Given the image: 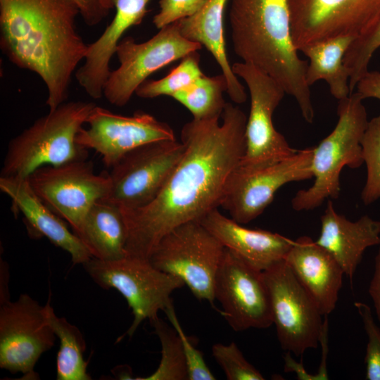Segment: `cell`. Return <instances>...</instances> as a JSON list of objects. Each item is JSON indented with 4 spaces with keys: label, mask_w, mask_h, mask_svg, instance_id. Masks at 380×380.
<instances>
[{
    "label": "cell",
    "mask_w": 380,
    "mask_h": 380,
    "mask_svg": "<svg viewBox=\"0 0 380 380\" xmlns=\"http://www.w3.org/2000/svg\"><path fill=\"white\" fill-rule=\"evenodd\" d=\"M368 337L365 362V379L380 380V328L376 324L370 307L362 302H355Z\"/></svg>",
    "instance_id": "836d02e7"
},
{
    "label": "cell",
    "mask_w": 380,
    "mask_h": 380,
    "mask_svg": "<svg viewBox=\"0 0 380 380\" xmlns=\"http://www.w3.org/2000/svg\"><path fill=\"white\" fill-rule=\"evenodd\" d=\"M175 139L149 142L122 156L108 174L110 191L106 198L125 209L143 207L159 194L184 153Z\"/></svg>",
    "instance_id": "7c38bea8"
},
{
    "label": "cell",
    "mask_w": 380,
    "mask_h": 380,
    "mask_svg": "<svg viewBox=\"0 0 380 380\" xmlns=\"http://www.w3.org/2000/svg\"><path fill=\"white\" fill-rule=\"evenodd\" d=\"M203 72L200 68V55L192 52L181 59L178 65L159 80H146L136 90L141 99H153L160 96H170L191 85Z\"/></svg>",
    "instance_id": "f1b7e54d"
},
{
    "label": "cell",
    "mask_w": 380,
    "mask_h": 380,
    "mask_svg": "<svg viewBox=\"0 0 380 380\" xmlns=\"http://www.w3.org/2000/svg\"><path fill=\"white\" fill-rule=\"evenodd\" d=\"M224 249L199 222L191 221L163 236L149 261L156 269L181 279L198 300L215 308V280Z\"/></svg>",
    "instance_id": "52a82bcc"
},
{
    "label": "cell",
    "mask_w": 380,
    "mask_h": 380,
    "mask_svg": "<svg viewBox=\"0 0 380 380\" xmlns=\"http://www.w3.org/2000/svg\"><path fill=\"white\" fill-rule=\"evenodd\" d=\"M320 220V234L315 242L329 253L352 283L365 250L380 245V221L367 215L355 222L348 220L335 210L330 200Z\"/></svg>",
    "instance_id": "7402d4cb"
},
{
    "label": "cell",
    "mask_w": 380,
    "mask_h": 380,
    "mask_svg": "<svg viewBox=\"0 0 380 380\" xmlns=\"http://www.w3.org/2000/svg\"><path fill=\"white\" fill-rule=\"evenodd\" d=\"M45 308L47 319L60 343L56 357V379L91 380L87 372L88 362L84 358L86 342L82 332L66 318L56 315L50 299Z\"/></svg>",
    "instance_id": "484cf974"
},
{
    "label": "cell",
    "mask_w": 380,
    "mask_h": 380,
    "mask_svg": "<svg viewBox=\"0 0 380 380\" xmlns=\"http://www.w3.org/2000/svg\"><path fill=\"white\" fill-rule=\"evenodd\" d=\"M214 294L222 306L220 314L234 331L265 329L273 324L262 272L226 248L216 274Z\"/></svg>",
    "instance_id": "2e32d148"
},
{
    "label": "cell",
    "mask_w": 380,
    "mask_h": 380,
    "mask_svg": "<svg viewBox=\"0 0 380 380\" xmlns=\"http://www.w3.org/2000/svg\"><path fill=\"white\" fill-rule=\"evenodd\" d=\"M207 0H160L159 11L153 23L160 30L198 12Z\"/></svg>",
    "instance_id": "e575fe53"
},
{
    "label": "cell",
    "mask_w": 380,
    "mask_h": 380,
    "mask_svg": "<svg viewBox=\"0 0 380 380\" xmlns=\"http://www.w3.org/2000/svg\"><path fill=\"white\" fill-rule=\"evenodd\" d=\"M355 89L363 99L374 98L380 100V72L368 70L359 80Z\"/></svg>",
    "instance_id": "8d00e7d4"
},
{
    "label": "cell",
    "mask_w": 380,
    "mask_h": 380,
    "mask_svg": "<svg viewBox=\"0 0 380 380\" xmlns=\"http://www.w3.org/2000/svg\"><path fill=\"white\" fill-rule=\"evenodd\" d=\"M27 179L37 196L68 222L76 235L89 209L106 198L111 188L109 175L96 174L92 162L86 159L42 166Z\"/></svg>",
    "instance_id": "9c48e42d"
},
{
    "label": "cell",
    "mask_w": 380,
    "mask_h": 380,
    "mask_svg": "<svg viewBox=\"0 0 380 380\" xmlns=\"http://www.w3.org/2000/svg\"><path fill=\"white\" fill-rule=\"evenodd\" d=\"M161 345V359L151 375L136 380H186L188 371L180 337L158 317L150 321Z\"/></svg>",
    "instance_id": "83f0119b"
},
{
    "label": "cell",
    "mask_w": 380,
    "mask_h": 380,
    "mask_svg": "<svg viewBox=\"0 0 380 380\" xmlns=\"http://www.w3.org/2000/svg\"><path fill=\"white\" fill-rule=\"evenodd\" d=\"M363 100L355 91L338 101L334 129L313 147L314 182L309 188L298 191L292 198L295 210H313L327 198H337L343 168L356 169L364 163L361 142L369 120Z\"/></svg>",
    "instance_id": "5b68a950"
},
{
    "label": "cell",
    "mask_w": 380,
    "mask_h": 380,
    "mask_svg": "<svg viewBox=\"0 0 380 380\" xmlns=\"http://www.w3.org/2000/svg\"><path fill=\"white\" fill-rule=\"evenodd\" d=\"M86 123L87 128L82 127L77 134V144L99 153L103 164L110 168L137 147L149 142L175 139L174 131L168 124L144 112L125 116L96 106Z\"/></svg>",
    "instance_id": "e0dca14e"
},
{
    "label": "cell",
    "mask_w": 380,
    "mask_h": 380,
    "mask_svg": "<svg viewBox=\"0 0 380 380\" xmlns=\"http://www.w3.org/2000/svg\"><path fill=\"white\" fill-rule=\"evenodd\" d=\"M227 83L223 74L203 75L186 88L171 96L186 107L196 120L221 118L226 101Z\"/></svg>",
    "instance_id": "4316f807"
},
{
    "label": "cell",
    "mask_w": 380,
    "mask_h": 380,
    "mask_svg": "<svg viewBox=\"0 0 380 380\" xmlns=\"http://www.w3.org/2000/svg\"><path fill=\"white\" fill-rule=\"evenodd\" d=\"M202 46L184 37L177 22L160 29L144 42L123 37L115 51L119 66L110 71L103 96L113 106H125L151 74Z\"/></svg>",
    "instance_id": "ba28073f"
},
{
    "label": "cell",
    "mask_w": 380,
    "mask_h": 380,
    "mask_svg": "<svg viewBox=\"0 0 380 380\" xmlns=\"http://www.w3.org/2000/svg\"><path fill=\"white\" fill-rule=\"evenodd\" d=\"M82 265L98 286L116 289L127 302L134 317L125 334L129 337L143 321L158 317L172 302V292L185 285L179 277L156 269L149 260L128 255L113 260L91 258Z\"/></svg>",
    "instance_id": "8992f818"
},
{
    "label": "cell",
    "mask_w": 380,
    "mask_h": 380,
    "mask_svg": "<svg viewBox=\"0 0 380 380\" xmlns=\"http://www.w3.org/2000/svg\"><path fill=\"white\" fill-rule=\"evenodd\" d=\"M355 41L350 37L329 39L304 46L299 51L308 58L306 82L310 87L318 80L327 82L331 94L338 101L350 96V72L345 54Z\"/></svg>",
    "instance_id": "d4e9b609"
},
{
    "label": "cell",
    "mask_w": 380,
    "mask_h": 380,
    "mask_svg": "<svg viewBox=\"0 0 380 380\" xmlns=\"http://www.w3.org/2000/svg\"><path fill=\"white\" fill-rule=\"evenodd\" d=\"M127 369V367H117L114 368L113 373L119 379H134L132 372Z\"/></svg>",
    "instance_id": "f35d334b"
},
{
    "label": "cell",
    "mask_w": 380,
    "mask_h": 380,
    "mask_svg": "<svg viewBox=\"0 0 380 380\" xmlns=\"http://www.w3.org/2000/svg\"><path fill=\"white\" fill-rule=\"evenodd\" d=\"M212 354L228 380H263L262 374L244 357L237 345L215 343Z\"/></svg>",
    "instance_id": "1f68e13d"
},
{
    "label": "cell",
    "mask_w": 380,
    "mask_h": 380,
    "mask_svg": "<svg viewBox=\"0 0 380 380\" xmlns=\"http://www.w3.org/2000/svg\"><path fill=\"white\" fill-rule=\"evenodd\" d=\"M377 318L380 322V247L375 257L374 272L369 286Z\"/></svg>",
    "instance_id": "74e56055"
},
{
    "label": "cell",
    "mask_w": 380,
    "mask_h": 380,
    "mask_svg": "<svg viewBox=\"0 0 380 380\" xmlns=\"http://www.w3.org/2000/svg\"><path fill=\"white\" fill-rule=\"evenodd\" d=\"M227 1L207 0L198 12L177 23L184 37L204 46L213 55L227 80V94L232 101L241 104L246 101L247 94L226 51L224 13Z\"/></svg>",
    "instance_id": "603a6c76"
},
{
    "label": "cell",
    "mask_w": 380,
    "mask_h": 380,
    "mask_svg": "<svg viewBox=\"0 0 380 380\" xmlns=\"http://www.w3.org/2000/svg\"><path fill=\"white\" fill-rule=\"evenodd\" d=\"M93 102H64L36 120L8 143L1 176L27 178L44 165L87 158L76 143L80 129L96 106Z\"/></svg>",
    "instance_id": "277c9868"
},
{
    "label": "cell",
    "mask_w": 380,
    "mask_h": 380,
    "mask_svg": "<svg viewBox=\"0 0 380 380\" xmlns=\"http://www.w3.org/2000/svg\"><path fill=\"white\" fill-rule=\"evenodd\" d=\"M45 305L26 293L0 307V367L25 379H36L34 368L39 357L55 344Z\"/></svg>",
    "instance_id": "9a60e30c"
},
{
    "label": "cell",
    "mask_w": 380,
    "mask_h": 380,
    "mask_svg": "<svg viewBox=\"0 0 380 380\" xmlns=\"http://www.w3.org/2000/svg\"><path fill=\"white\" fill-rule=\"evenodd\" d=\"M361 144L363 161L367 167V179L361 199L368 205L380 198V115L369 121Z\"/></svg>",
    "instance_id": "f546056e"
},
{
    "label": "cell",
    "mask_w": 380,
    "mask_h": 380,
    "mask_svg": "<svg viewBox=\"0 0 380 380\" xmlns=\"http://www.w3.org/2000/svg\"><path fill=\"white\" fill-rule=\"evenodd\" d=\"M229 23L234 51L243 62L270 75L293 96L303 118H315L308 62L295 47L289 0H231Z\"/></svg>",
    "instance_id": "3957f363"
},
{
    "label": "cell",
    "mask_w": 380,
    "mask_h": 380,
    "mask_svg": "<svg viewBox=\"0 0 380 380\" xmlns=\"http://www.w3.org/2000/svg\"><path fill=\"white\" fill-rule=\"evenodd\" d=\"M246 122L243 111L227 102L221 118H193L183 126L184 153L159 194L143 207L120 208L128 255L149 260L167 233L220 206L229 177L245 152Z\"/></svg>",
    "instance_id": "6da1fadb"
},
{
    "label": "cell",
    "mask_w": 380,
    "mask_h": 380,
    "mask_svg": "<svg viewBox=\"0 0 380 380\" xmlns=\"http://www.w3.org/2000/svg\"><path fill=\"white\" fill-rule=\"evenodd\" d=\"M262 275L281 348L296 356L317 348L322 315L285 260L262 271Z\"/></svg>",
    "instance_id": "4fadbf2b"
},
{
    "label": "cell",
    "mask_w": 380,
    "mask_h": 380,
    "mask_svg": "<svg viewBox=\"0 0 380 380\" xmlns=\"http://www.w3.org/2000/svg\"><path fill=\"white\" fill-rule=\"evenodd\" d=\"M0 189L11 200L14 214L20 213L29 236L45 237L66 251L74 265H83L92 257L80 239L68 228L61 217L37 196L27 178L0 177Z\"/></svg>",
    "instance_id": "ac0fdd59"
},
{
    "label": "cell",
    "mask_w": 380,
    "mask_h": 380,
    "mask_svg": "<svg viewBox=\"0 0 380 380\" xmlns=\"http://www.w3.org/2000/svg\"><path fill=\"white\" fill-rule=\"evenodd\" d=\"M72 0H0V48L15 66L37 74L49 110L65 102L88 44L76 28Z\"/></svg>",
    "instance_id": "7a4b0ae2"
},
{
    "label": "cell",
    "mask_w": 380,
    "mask_h": 380,
    "mask_svg": "<svg viewBox=\"0 0 380 380\" xmlns=\"http://www.w3.org/2000/svg\"><path fill=\"white\" fill-rule=\"evenodd\" d=\"M172 326L179 334L186 358L188 380H215V376L208 367L203 353L198 350L191 338L184 331L171 302L164 310Z\"/></svg>",
    "instance_id": "d6a6232c"
},
{
    "label": "cell",
    "mask_w": 380,
    "mask_h": 380,
    "mask_svg": "<svg viewBox=\"0 0 380 380\" xmlns=\"http://www.w3.org/2000/svg\"><path fill=\"white\" fill-rule=\"evenodd\" d=\"M285 261L322 316H328L335 309L343 284L345 274L339 264L307 236L293 241Z\"/></svg>",
    "instance_id": "44dd1931"
},
{
    "label": "cell",
    "mask_w": 380,
    "mask_h": 380,
    "mask_svg": "<svg viewBox=\"0 0 380 380\" xmlns=\"http://www.w3.org/2000/svg\"><path fill=\"white\" fill-rule=\"evenodd\" d=\"M77 236L94 258L113 260L127 255V232L122 210L106 198L91 206Z\"/></svg>",
    "instance_id": "cb8c5ba5"
},
{
    "label": "cell",
    "mask_w": 380,
    "mask_h": 380,
    "mask_svg": "<svg viewBox=\"0 0 380 380\" xmlns=\"http://www.w3.org/2000/svg\"><path fill=\"white\" fill-rule=\"evenodd\" d=\"M84 23L94 27L101 23L113 8L111 0H72Z\"/></svg>",
    "instance_id": "d590c367"
},
{
    "label": "cell",
    "mask_w": 380,
    "mask_h": 380,
    "mask_svg": "<svg viewBox=\"0 0 380 380\" xmlns=\"http://www.w3.org/2000/svg\"><path fill=\"white\" fill-rule=\"evenodd\" d=\"M380 47V22L367 36L353 41L344 56V63L350 72V94L361 77L368 71L374 53Z\"/></svg>",
    "instance_id": "4dcf8cb0"
},
{
    "label": "cell",
    "mask_w": 380,
    "mask_h": 380,
    "mask_svg": "<svg viewBox=\"0 0 380 380\" xmlns=\"http://www.w3.org/2000/svg\"><path fill=\"white\" fill-rule=\"evenodd\" d=\"M115 13L110 24L93 42L88 44L83 64L75 73L80 86L91 98L103 96V87L110 73V63L125 33L139 25L151 0H111Z\"/></svg>",
    "instance_id": "d6986e66"
},
{
    "label": "cell",
    "mask_w": 380,
    "mask_h": 380,
    "mask_svg": "<svg viewBox=\"0 0 380 380\" xmlns=\"http://www.w3.org/2000/svg\"><path fill=\"white\" fill-rule=\"evenodd\" d=\"M289 8L298 51L336 37L362 39L380 22V0H289Z\"/></svg>",
    "instance_id": "30bf717a"
},
{
    "label": "cell",
    "mask_w": 380,
    "mask_h": 380,
    "mask_svg": "<svg viewBox=\"0 0 380 380\" xmlns=\"http://www.w3.org/2000/svg\"><path fill=\"white\" fill-rule=\"evenodd\" d=\"M234 73L246 83L251 108L246 126V148L238 166L251 169L267 166L293 155L286 138L276 130L272 115L286 92L272 77L245 62L232 65Z\"/></svg>",
    "instance_id": "8fae6325"
},
{
    "label": "cell",
    "mask_w": 380,
    "mask_h": 380,
    "mask_svg": "<svg viewBox=\"0 0 380 380\" xmlns=\"http://www.w3.org/2000/svg\"><path fill=\"white\" fill-rule=\"evenodd\" d=\"M199 222L226 248L264 271L285 260L293 241L264 229H248L214 209Z\"/></svg>",
    "instance_id": "ffe728a7"
},
{
    "label": "cell",
    "mask_w": 380,
    "mask_h": 380,
    "mask_svg": "<svg viewBox=\"0 0 380 380\" xmlns=\"http://www.w3.org/2000/svg\"><path fill=\"white\" fill-rule=\"evenodd\" d=\"M312 155L313 147H309L267 166L247 169L237 165L229 177L220 206L238 223L251 222L281 186L313 177Z\"/></svg>",
    "instance_id": "5bb4252c"
}]
</instances>
